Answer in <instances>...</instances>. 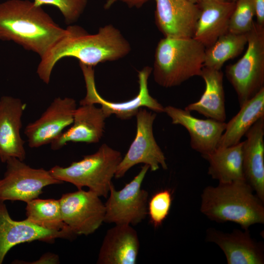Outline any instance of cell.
Returning a JSON list of instances; mask_svg holds the SVG:
<instances>
[{
	"label": "cell",
	"mask_w": 264,
	"mask_h": 264,
	"mask_svg": "<svg viewBox=\"0 0 264 264\" xmlns=\"http://www.w3.org/2000/svg\"><path fill=\"white\" fill-rule=\"evenodd\" d=\"M70 31L41 58L37 73L48 84L57 63L66 57L78 59L79 63L93 67L99 63L114 61L127 56L131 50L128 40L112 24L90 34L78 25H69Z\"/></svg>",
	"instance_id": "1"
},
{
	"label": "cell",
	"mask_w": 264,
	"mask_h": 264,
	"mask_svg": "<svg viewBox=\"0 0 264 264\" xmlns=\"http://www.w3.org/2000/svg\"><path fill=\"white\" fill-rule=\"evenodd\" d=\"M70 31L61 27L41 7L28 0L0 3V40L13 41L43 57Z\"/></svg>",
	"instance_id": "2"
},
{
	"label": "cell",
	"mask_w": 264,
	"mask_h": 264,
	"mask_svg": "<svg viewBox=\"0 0 264 264\" xmlns=\"http://www.w3.org/2000/svg\"><path fill=\"white\" fill-rule=\"evenodd\" d=\"M245 181L205 187L201 195L200 212L211 220L231 221L248 229L264 223V206Z\"/></svg>",
	"instance_id": "3"
},
{
	"label": "cell",
	"mask_w": 264,
	"mask_h": 264,
	"mask_svg": "<svg viewBox=\"0 0 264 264\" xmlns=\"http://www.w3.org/2000/svg\"><path fill=\"white\" fill-rule=\"evenodd\" d=\"M205 49L194 38L161 39L154 54L155 82L161 87L171 88L179 86L193 77L200 76Z\"/></svg>",
	"instance_id": "4"
},
{
	"label": "cell",
	"mask_w": 264,
	"mask_h": 264,
	"mask_svg": "<svg viewBox=\"0 0 264 264\" xmlns=\"http://www.w3.org/2000/svg\"><path fill=\"white\" fill-rule=\"evenodd\" d=\"M122 158L119 151L103 144L94 154L85 155L67 167L56 165L49 172L55 178L71 183L78 189L87 187L100 197L107 198Z\"/></svg>",
	"instance_id": "5"
},
{
	"label": "cell",
	"mask_w": 264,
	"mask_h": 264,
	"mask_svg": "<svg viewBox=\"0 0 264 264\" xmlns=\"http://www.w3.org/2000/svg\"><path fill=\"white\" fill-rule=\"evenodd\" d=\"M246 45L242 57L225 69L240 107L264 88V26L254 22Z\"/></svg>",
	"instance_id": "6"
},
{
	"label": "cell",
	"mask_w": 264,
	"mask_h": 264,
	"mask_svg": "<svg viewBox=\"0 0 264 264\" xmlns=\"http://www.w3.org/2000/svg\"><path fill=\"white\" fill-rule=\"evenodd\" d=\"M82 69L87 89L86 95L80 101V105L99 104L107 118L111 114L121 120H128L135 116L141 108H147L156 113L164 112V107L150 94L148 82L153 70L150 66H145L138 72L139 91L131 100L121 102L106 100L98 92L95 84L93 67L79 63Z\"/></svg>",
	"instance_id": "7"
},
{
	"label": "cell",
	"mask_w": 264,
	"mask_h": 264,
	"mask_svg": "<svg viewBox=\"0 0 264 264\" xmlns=\"http://www.w3.org/2000/svg\"><path fill=\"white\" fill-rule=\"evenodd\" d=\"M150 169L144 164L139 173L120 190L112 183L109 197L105 204L104 222L115 224L135 225L148 214V192L141 188L142 183Z\"/></svg>",
	"instance_id": "8"
},
{
	"label": "cell",
	"mask_w": 264,
	"mask_h": 264,
	"mask_svg": "<svg viewBox=\"0 0 264 264\" xmlns=\"http://www.w3.org/2000/svg\"><path fill=\"white\" fill-rule=\"evenodd\" d=\"M18 158L11 157L0 178V201H22L26 203L39 198L44 187L63 182L53 177L49 171L30 167Z\"/></svg>",
	"instance_id": "9"
},
{
	"label": "cell",
	"mask_w": 264,
	"mask_h": 264,
	"mask_svg": "<svg viewBox=\"0 0 264 264\" xmlns=\"http://www.w3.org/2000/svg\"><path fill=\"white\" fill-rule=\"evenodd\" d=\"M135 116V136L117 167L114 176L116 178L123 177L130 168L139 163L149 166L153 172L160 166L164 170L168 169L165 155L154 135L153 127L156 113L141 108Z\"/></svg>",
	"instance_id": "10"
},
{
	"label": "cell",
	"mask_w": 264,
	"mask_h": 264,
	"mask_svg": "<svg viewBox=\"0 0 264 264\" xmlns=\"http://www.w3.org/2000/svg\"><path fill=\"white\" fill-rule=\"evenodd\" d=\"M63 220L76 236L93 233L104 222L105 204L94 192L82 189L59 199Z\"/></svg>",
	"instance_id": "11"
},
{
	"label": "cell",
	"mask_w": 264,
	"mask_h": 264,
	"mask_svg": "<svg viewBox=\"0 0 264 264\" xmlns=\"http://www.w3.org/2000/svg\"><path fill=\"white\" fill-rule=\"evenodd\" d=\"M76 109V101L72 98L54 99L39 118L26 126L24 133L29 147L51 144L72 124Z\"/></svg>",
	"instance_id": "12"
},
{
	"label": "cell",
	"mask_w": 264,
	"mask_h": 264,
	"mask_svg": "<svg viewBox=\"0 0 264 264\" xmlns=\"http://www.w3.org/2000/svg\"><path fill=\"white\" fill-rule=\"evenodd\" d=\"M75 236L69 230H49L25 219L15 220L9 215L4 202L0 201V264L8 251L18 244L35 241L53 243L57 239L70 240Z\"/></svg>",
	"instance_id": "13"
},
{
	"label": "cell",
	"mask_w": 264,
	"mask_h": 264,
	"mask_svg": "<svg viewBox=\"0 0 264 264\" xmlns=\"http://www.w3.org/2000/svg\"><path fill=\"white\" fill-rule=\"evenodd\" d=\"M154 1L155 22L164 37H194L200 11L198 4L188 0Z\"/></svg>",
	"instance_id": "14"
},
{
	"label": "cell",
	"mask_w": 264,
	"mask_h": 264,
	"mask_svg": "<svg viewBox=\"0 0 264 264\" xmlns=\"http://www.w3.org/2000/svg\"><path fill=\"white\" fill-rule=\"evenodd\" d=\"M164 112L170 117L173 124L181 125L187 130L192 149L203 157L218 148L226 128L225 122L211 118L198 119L190 111L172 106L164 107Z\"/></svg>",
	"instance_id": "15"
},
{
	"label": "cell",
	"mask_w": 264,
	"mask_h": 264,
	"mask_svg": "<svg viewBox=\"0 0 264 264\" xmlns=\"http://www.w3.org/2000/svg\"><path fill=\"white\" fill-rule=\"evenodd\" d=\"M26 105L9 96L0 99V160L3 163L11 157L23 161L26 157L24 141L20 134L22 117Z\"/></svg>",
	"instance_id": "16"
},
{
	"label": "cell",
	"mask_w": 264,
	"mask_h": 264,
	"mask_svg": "<svg viewBox=\"0 0 264 264\" xmlns=\"http://www.w3.org/2000/svg\"><path fill=\"white\" fill-rule=\"evenodd\" d=\"M243 230L225 233L209 228L206 231V239L222 250L228 264H263V244L251 237L248 229Z\"/></svg>",
	"instance_id": "17"
},
{
	"label": "cell",
	"mask_w": 264,
	"mask_h": 264,
	"mask_svg": "<svg viewBox=\"0 0 264 264\" xmlns=\"http://www.w3.org/2000/svg\"><path fill=\"white\" fill-rule=\"evenodd\" d=\"M80 106L75 110L71 127L51 143V149H60L68 142L95 143L101 139L107 118L102 109L93 104Z\"/></svg>",
	"instance_id": "18"
},
{
	"label": "cell",
	"mask_w": 264,
	"mask_h": 264,
	"mask_svg": "<svg viewBox=\"0 0 264 264\" xmlns=\"http://www.w3.org/2000/svg\"><path fill=\"white\" fill-rule=\"evenodd\" d=\"M242 142V167L245 179L264 202V117L244 135Z\"/></svg>",
	"instance_id": "19"
},
{
	"label": "cell",
	"mask_w": 264,
	"mask_h": 264,
	"mask_svg": "<svg viewBox=\"0 0 264 264\" xmlns=\"http://www.w3.org/2000/svg\"><path fill=\"white\" fill-rule=\"evenodd\" d=\"M140 243L130 224H115L108 230L98 254V264H135Z\"/></svg>",
	"instance_id": "20"
},
{
	"label": "cell",
	"mask_w": 264,
	"mask_h": 264,
	"mask_svg": "<svg viewBox=\"0 0 264 264\" xmlns=\"http://www.w3.org/2000/svg\"><path fill=\"white\" fill-rule=\"evenodd\" d=\"M200 14L194 38L208 48L228 32L229 21L235 2L225 0H204L198 4Z\"/></svg>",
	"instance_id": "21"
},
{
	"label": "cell",
	"mask_w": 264,
	"mask_h": 264,
	"mask_svg": "<svg viewBox=\"0 0 264 264\" xmlns=\"http://www.w3.org/2000/svg\"><path fill=\"white\" fill-rule=\"evenodd\" d=\"M200 77L205 82L204 91L198 101L189 104L184 109L190 112L195 111L207 118L225 122L223 73L221 70L204 66Z\"/></svg>",
	"instance_id": "22"
},
{
	"label": "cell",
	"mask_w": 264,
	"mask_h": 264,
	"mask_svg": "<svg viewBox=\"0 0 264 264\" xmlns=\"http://www.w3.org/2000/svg\"><path fill=\"white\" fill-rule=\"evenodd\" d=\"M203 158L209 164L208 175L219 183L245 180L242 167V142L227 147H218Z\"/></svg>",
	"instance_id": "23"
},
{
	"label": "cell",
	"mask_w": 264,
	"mask_h": 264,
	"mask_svg": "<svg viewBox=\"0 0 264 264\" xmlns=\"http://www.w3.org/2000/svg\"><path fill=\"white\" fill-rule=\"evenodd\" d=\"M240 108L237 114L226 123L218 148L240 143L253 125L264 117V88Z\"/></svg>",
	"instance_id": "24"
},
{
	"label": "cell",
	"mask_w": 264,
	"mask_h": 264,
	"mask_svg": "<svg viewBox=\"0 0 264 264\" xmlns=\"http://www.w3.org/2000/svg\"><path fill=\"white\" fill-rule=\"evenodd\" d=\"M248 33L235 34L229 32L219 37L205 49L204 66L221 70L224 64L240 55L247 44Z\"/></svg>",
	"instance_id": "25"
},
{
	"label": "cell",
	"mask_w": 264,
	"mask_h": 264,
	"mask_svg": "<svg viewBox=\"0 0 264 264\" xmlns=\"http://www.w3.org/2000/svg\"><path fill=\"white\" fill-rule=\"evenodd\" d=\"M25 210V220L39 227L52 231L70 230L63 220L59 199L37 198L26 203Z\"/></svg>",
	"instance_id": "26"
},
{
	"label": "cell",
	"mask_w": 264,
	"mask_h": 264,
	"mask_svg": "<svg viewBox=\"0 0 264 264\" xmlns=\"http://www.w3.org/2000/svg\"><path fill=\"white\" fill-rule=\"evenodd\" d=\"M255 10L253 0H236L231 16L228 32L235 34H246L252 29Z\"/></svg>",
	"instance_id": "27"
},
{
	"label": "cell",
	"mask_w": 264,
	"mask_h": 264,
	"mask_svg": "<svg viewBox=\"0 0 264 264\" xmlns=\"http://www.w3.org/2000/svg\"><path fill=\"white\" fill-rule=\"evenodd\" d=\"M172 195L165 189L155 193L148 201V214L155 228L159 227L168 216L172 203Z\"/></svg>",
	"instance_id": "28"
},
{
	"label": "cell",
	"mask_w": 264,
	"mask_h": 264,
	"mask_svg": "<svg viewBox=\"0 0 264 264\" xmlns=\"http://www.w3.org/2000/svg\"><path fill=\"white\" fill-rule=\"evenodd\" d=\"M33 2L38 6L48 4L57 7L62 14L65 22L70 24L80 18L86 7L88 0H34Z\"/></svg>",
	"instance_id": "29"
},
{
	"label": "cell",
	"mask_w": 264,
	"mask_h": 264,
	"mask_svg": "<svg viewBox=\"0 0 264 264\" xmlns=\"http://www.w3.org/2000/svg\"><path fill=\"white\" fill-rule=\"evenodd\" d=\"M23 262V261H22ZM60 262L59 256L55 254L50 252L46 253L43 254L38 260L32 262H24L21 264H59Z\"/></svg>",
	"instance_id": "30"
},
{
	"label": "cell",
	"mask_w": 264,
	"mask_h": 264,
	"mask_svg": "<svg viewBox=\"0 0 264 264\" xmlns=\"http://www.w3.org/2000/svg\"><path fill=\"white\" fill-rule=\"evenodd\" d=\"M149 0H107L104 4V8L105 9H109L113 4L118 1L125 3L130 7L140 8Z\"/></svg>",
	"instance_id": "31"
},
{
	"label": "cell",
	"mask_w": 264,
	"mask_h": 264,
	"mask_svg": "<svg viewBox=\"0 0 264 264\" xmlns=\"http://www.w3.org/2000/svg\"><path fill=\"white\" fill-rule=\"evenodd\" d=\"M255 10V16L257 18L256 22L264 26V0H253Z\"/></svg>",
	"instance_id": "32"
},
{
	"label": "cell",
	"mask_w": 264,
	"mask_h": 264,
	"mask_svg": "<svg viewBox=\"0 0 264 264\" xmlns=\"http://www.w3.org/2000/svg\"><path fill=\"white\" fill-rule=\"evenodd\" d=\"M190 1H192L194 3H197V4H198L200 2H201L202 1L204 0H188Z\"/></svg>",
	"instance_id": "33"
},
{
	"label": "cell",
	"mask_w": 264,
	"mask_h": 264,
	"mask_svg": "<svg viewBox=\"0 0 264 264\" xmlns=\"http://www.w3.org/2000/svg\"><path fill=\"white\" fill-rule=\"evenodd\" d=\"M226 1H233V2H235L236 0H225Z\"/></svg>",
	"instance_id": "34"
}]
</instances>
